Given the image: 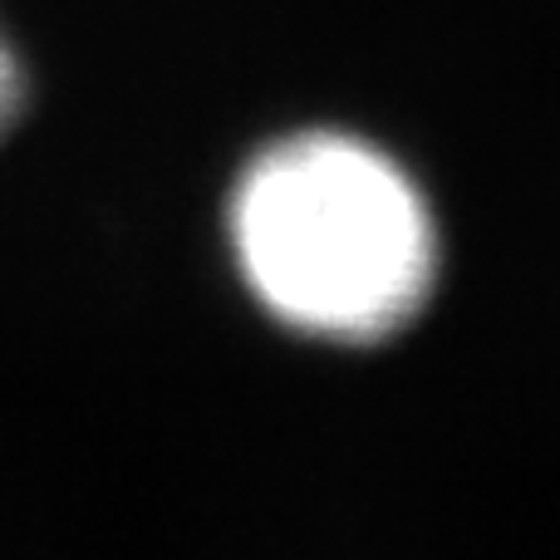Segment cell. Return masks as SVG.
<instances>
[{"mask_svg":"<svg viewBox=\"0 0 560 560\" xmlns=\"http://www.w3.org/2000/svg\"><path fill=\"white\" fill-rule=\"evenodd\" d=\"M20 108H25V69H20L15 49L0 39V138L10 133V124L20 118Z\"/></svg>","mask_w":560,"mask_h":560,"instance_id":"2","label":"cell"},{"mask_svg":"<svg viewBox=\"0 0 560 560\" xmlns=\"http://www.w3.org/2000/svg\"><path fill=\"white\" fill-rule=\"evenodd\" d=\"M242 280L280 325L374 345L428 305L438 226L398 163L349 133L266 148L232 192Z\"/></svg>","mask_w":560,"mask_h":560,"instance_id":"1","label":"cell"}]
</instances>
